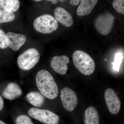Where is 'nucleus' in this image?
Here are the masks:
<instances>
[{
  "label": "nucleus",
  "instance_id": "423d86ee",
  "mask_svg": "<svg viewBox=\"0 0 124 124\" xmlns=\"http://www.w3.org/2000/svg\"><path fill=\"white\" fill-rule=\"evenodd\" d=\"M115 17L109 12H106L99 16L95 21V27L99 33L106 36L111 32L114 24Z\"/></svg>",
  "mask_w": 124,
  "mask_h": 124
},
{
  "label": "nucleus",
  "instance_id": "f8f14e48",
  "mask_svg": "<svg viewBox=\"0 0 124 124\" xmlns=\"http://www.w3.org/2000/svg\"><path fill=\"white\" fill-rule=\"evenodd\" d=\"M22 94V90L19 85L15 82H11L5 88L2 95L5 99L12 100L19 97Z\"/></svg>",
  "mask_w": 124,
  "mask_h": 124
},
{
  "label": "nucleus",
  "instance_id": "9d476101",
  "mask_svg": "<svg viewBox=\"0 0 124 124\" xmlns=\"http://www.w3.org/2000/svg\"><path fill=\"white\" fill-rule=\"evenodd\" d=\"M8 47L17 51L25 44L26 37L23 34L9 32L6 34Z\"/></svg>",
  "mask_w": 124,
  "mask_h": 124
},
{
  "label": "nucleus",
  "instance_id": "ddd939ff",
  "mask_svg": "<svg viewBox=\"0 0 124 124\" xmlns=\"http://www.w3.org/2000/svg\"><path fill=\"white\" fill-rule=\"evenodd\" d=\"M97 0H82L78 8L77 13L80 17L88 15L91 13L97 4Z\"/></svg>",
  "mask_w": 124,
  "mask_h": 124
},
{
  "label": "nucleus",
  "instance_id": "a878e982",
  "mask_svg": "<svg viewBox=\"0 0 124 124\" xmlns=\"http://www.w3.org/2000/svg\"><path fill=\"white\" fill-rule=\"evenodd\" d=\"M35 1H41V0H35Z\"/></svg>",
  "mask_w": 124,
  "mask_h": 124
},
{
  "label": "nucleus",
  "instance_id": "4be33fe9",
  "mask_svg": "<svg viewBox=\"0 0 124 124\" xmlns=\"http://www.w3.org/2000/svg\"><path fill=\"white\" fill-rule=\"evenodd\" d=\"M4 100L2 98V97L0 95V111L2 110V108H4Z\"/></svg>",
  "mask_w": 124,
  "mask_h": 124
},
{
  "label": "nucleus",
  "instance_id": "0eeeda50",
  "mask_svg": "<svg viewBox=\"0 0 124 124\" xmlns=\"http://www.w3.org/2000/svg\"><path fill=\"white\" fill-rule=\"evenodd\" d=\"M60 97L64 109L69 112L72 111L78 104V98L75 92L68 87L62 89Z\"/></svg>",
  "mask_w": 124,
  "mask_h": 124
},
{
  "label": "nucleus",
  "instance_id": "7ed1b4c3",
  "mask_svg": "<svg viewBox=\"0 0 124 124\" xmlns=\"http://www.w3.org/2000/svg\"><path fill=\"white\" fill-rule=\"evenodd\" d=\"M34 29L38 32L44 34H49L57 29L58 22L50 15L40 16L36 18L33 23Z\"/></svg>",
  "mask_w": 124,
  "mask_h": 124
},
{
  "label": "nucleus",
  "instance_id": "4468645a",
  "mask_svg": "<svg viewBox=\"0 0 124 124\" xmlns=\"http://www.w3.org/2000/svg\"><path fill=\"white\" fill-rule=\"evenodd\" d=\"M85 124H100L98 113L94 107H89L85 111Z\"/></svg>",
  "mask_w": 124,
  "mask_h": 124
},
{
  "label": "nucleus",
  "instance_id": "aec40b11",
  "mask_svg": "<svg viewBox=\"0 0 124 124\" xmlns=\"http://www.w3.org/2000/svg\"><path fill=\"white\" fill-rule=\"evenodd\" d=\"M8 47L6 34L0 29V49H5Z\"/></svg>",
  "mask_w": 124,
  "mask_h": 124
},
{
  "label": "nucleus",
  "instance_id": "9b49d317",
  "mask_svg": "<svg viewBox=\"0 0 124 124\" xmlns=\"http://www.w3.org/2000/svg\"><path fill=\"white\" fill-rule=\"evenodd\" d=\"M54 16L56 20L62 25L66 27H70L73 23L72 16L69 12L62 7H58L55 9Z\"/></svg>",
  "mask_w": 124,
  "mask_h": 124
},
{
  "label": "nucleus",
  "instance_id": "39448f33",
  "mask_svg": "<svg viewBox=\"0 0 124 124\" xmlns=\"http://www.w3.org/2000/svg\"><path fill=\"white\" fill-rule=\"evenodd\" d=\"M29 115L33 119L45 124H58L59 117L57 114L51 111L32 108L28 111Z\"/></svg>",
  "mask_w": 124,
  "mask_h": 124
},
{
  "label": "nucleus",
  "instance_id": "20e7f679",
  "mask_svg": "<svg viewBox=\"0 0 124 124\" xmlns=\"http://www.w3.org/2000/svg\"><path fill=\"white\" fill-rule=\"evenodd\" d=\"M40 53L37 49L31 48L18 57L17 62L19 68L24 70L32 69L39 62Z\"/></svg>",
  "mask_w": 124,
  "mask_h": 124
},
{
  "label": "nucleus",
  "instance_id": "b1692460",
  "mask_svg": "<svg viewBox=\"0 0 124 124\" xmlns=\"http://www.w3.org/2000/svg\"><path fill=\"white\" fill-rule=\"evenodd\" d=\"M51 1H52V2L54 4H56L57 2V1L56 0H51Z\"/></svg>",
  "mask_w": 124,
  "mask_h": 124
},
{
  "label": "nucleus",
  "instance_id": "f03ea898",
  "mask_svg": "<svg viewBox=\"0 0 124 124\" xmlns=\"http://www.w3.org/2000/svg\"><path fill=\"white\" fill-rule=\"evenodd\" d=\"M72 58L75 66L82 74L90 75L94 71L95 66L94 61L84 51L80 50L75 51Z\"/></svg>",
  "mask_w": 124,
  "mask_h": 124
},
{
  "label": "nucleus",
  "instance_id": "f3484780",
  "mask_svg": "<svg viewBox=\"0 0 124 124\" xmlns=\"http://www.w3.org/2000/svg\"><path fill=\"white\" fill-rule=\"evenodd\" d=\"M15 16L13 12L2 10L0 12V23L9 22L13 21Z\"/></svg>",
  "mask_w": 124,
  "mask_h": 124
},
{
  "label": "nucleus",
  "instance_id": "6e6552de",
  "mask_svg": "<svg viewBox=\"0 0 124 124\" xmlns=\"http://www.w3.org/2000/svg\"><path fill=\"white\" fill-rule=\"evenodd\" d=\"M104 98L108 110L113 115L119 112L121 102L116 93L112 89H107L104 94Z\"/></svg>",
  "mask_w": 124,
  "mask_h": 124
},
{
  "label": "nucleus",
  "instance_id": "393cba45",
  "mask_svg": "<svg viewBox=\"0 0 124 124\" xmlns=\"http://www.w3.org/2000/svg\"><path fill=\"white\" fill-rule=\"evenodd\" d=\"M2 8H1V7H0V12H1V11H2Z\"/></svg>",
  "mask_w": 124,
  "mask_h": 124
},
{
  "label": "nucleus",
  "instance_id": "f257e3e1",
  "mask_svg": "<svg viewBox=\"0 0 124 124\" xmlns=\"http://www.w3.org/2000/svg\"><path fill=\"white\" fill-rule=\"evenodd\" d=\"M37 86L44 97L55 99L58 94V88L52 75L46 70L39 71L36 77Z\"/></svg>",
  "mask_w": 124,
  "mask_h": 124
},
{
  "label": "nucleus",
  "instance_id": "6ab92c4d",
  "mask_svg": "<svg viewBox=\"0 0 124 124\" xmlns=\"http://www.w3.org/2000/svg\"><path fill=\"white\" fill-rule=\"evenodd\" d=\"M16 124H34L30 117L25 115H21L17 117Z\"/></svg>",
  "mask_w": 124,
  "mask_h": 124
},
{
  "label": "nucleus",
  "instance_id": "5701e85b",
  "mask_svg": "<svg viewBox=\"0 0 124 124\" xmlns=\"http://www.w3.org/2000/svg\"><path fill=\"white\" fill-rule=\"evenodd\" d=\"M0 124H6L4 122H3L2 121L0 120Z\"/></svg>",
  "mask_w": 124,
  "mask_h": 124
},
{
  "label": "nucleus",
  "instance_id": "dca6fc26",
  "mask_svg": "<svg viewBox=\"0 0 124 124\" xmlns=\"http://www.w3.org/2000/svg\"><path fill=\"white\" fill-rule=\"evenodd\" d=\"M20 5V2L18 0H0L1 8L13 13L18 9Z\"/></svg>",
  "mask_w": 124,
  "mask_h": 124
},
{
  "label": "nucleus",
  "instance_id": "2eb2a0df",
  "mask_svg": "<svg viewBox=\"0 0 124 124\" xmlns=\"http://www.w3.org/2000/svg\"><path fill=\"white\" fill-rule=\"evenodd\" d=\"M26 99L30 104L36 107H40L45 102V98L41 93L37 91H33L27 94Z\"/></svg>",
  "mask_w": 124,
  "mask_h": 124
},
{
  "label": "nucleus",
  "instance_id": "1a4fd4ad",
  "mask_svg": "<svg viewBox=\"0 0 124 124\" xmlns=\"http://www.w3.org/2000/svg\"><path fill=\"white\" fill-rule=\"evenodd\" d=\"M69 62V58L66 55L55 56L52 58L50 64L52 69L55 72L64 75L67 73L68 69V64Z\"/></svg>",
  "mask_w": 124,
  "mask_h": 124
},
{
  "label": "nucleus",
  "instance_id": "412c9836",
  "mask_svg": "<svg viewBox=\"0 0 124 124\" xmlns=\"http://www.w3.org/2000/svg\"><path fill=\"white\" fill-rule=\"evenodd\" d=\"M81 2V0H71L70 1V4L73 6L77 5L79 4L80 2Z\"/></svg>",
  "mask_w": 124,
  "mask_h": 124
},
{
  "label": "nucleus",
  "instance_id": "a211bd4d",
  "mask_svg": "<svg viewBox=\"0 0 124 124\" xmlns=\"http://www.w3.org/2000/svg\"><path fill=\"white\" fill-rule=\"evenodd\" d=\"M112 6L117 13L124 15V0H115L112 2Z\"/></svg>",
  "mask_w": 124,
  "mask_h": 124
}]
</instances>
